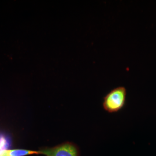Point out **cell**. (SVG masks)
<instances>
[{"mask_svg": "<svg viewBox=\"0 0 156 156\" xmlns=\"http://www.w3.org/2000/svg\"><path fill=\"white\" fill-rule=\"evenodd\" d=\"M127 90L124 86H118L112 89L103 98L102 107L105 111L113 113L121 111L125 106Z\"/></svg>", "mask_w": 156, "mask_h": 156, "instance_id": "1", "label": "cell"}, {"mask_svg": "<svg viewBox=\"0 0 156 156\" xmlns=\"http://www.w3.org/2000/svg\"><path fill=\"white\" fill-rule=\"evenodd\" d=\"M39 154L45 156H80L78 146L70 142L62 143L54 147L39 148Z\"/></svg>", "mask_w": 156, "mask_h": 156, "instance_id": "2", "label": "cell"}, {"mask_svg": "<svg viewBox=\"0 0 156 156\" xmlns=\"http://www.w3.org/2000/svg\"><path fill=\"white\" fill-rule=\"evenodd\" d=\"M6 141L4 137L0 138V156H27L39 154L38 151H30L24 149H7L3 147Z\"/></svg>", "mask_w": 156, "mask_h": 156, "instance_id": "3", "label": "cell"}]
</instances>
